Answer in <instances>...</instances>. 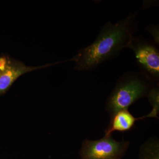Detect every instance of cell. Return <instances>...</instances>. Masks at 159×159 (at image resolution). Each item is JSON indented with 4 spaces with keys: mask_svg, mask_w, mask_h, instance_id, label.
<instances>
[{
    "mask_svg": "<svg viewBox=\"0 0 159 159\" xmlns=\"http://www.w3.org/2000/svg\"><path fill=\"white\" fill-rule=\"evenodd\" d=\"M138 12L135 11L116 23L107 22L100 28L93 43L65 61H74L76 70L89 71L115 58L123 49L127 48L138 30Z\"/></svg>",
    "mask_w": 159,
    "mask_h": 159,
    "instance_id": "1",
    "label": "cell"
},
{
    "mask_svg": "<svg viewBox=\"0 0 159 159\" xmlns=\"http://www.w3.org/2000/svg\"><path fill=\"white\" fill-rule=\"evenodd\" d=\"M154 83L141 72H128L119 77L106 101L105 110L110 117L118 111L128 109L147 97Z\"/></svg>",
    "mask_w": 159,
    "mask_h": 159,
    "instance_id": "2",
    "label": "cell"
},
{
    "mask_svg": "<svg viewBox=\"0 0 159 159\" xmlns=\"http://www.w3.org/2000/svg\"><path fill=\"white\" fill-rule=\"evenodd\" d=\"M152 40L139 36L133 38L127 48L133 51L141 73L154 82L159 80V51Z\"/></svg>",
    "mask_w": 159,
    "mask_h": 159,
    "instance_id": "3",
    "label": "cell"
},
{
    "mask_svg": "<svg viewBox=\"0 0 159 159\" xmlns=\"http://www.w3.org/2000/svg\"><path fill=\"white\" fill-rule=\"evenodd\" d=\"M129 145V141L119 142L112 135L97 140L86 139L80 151V159H122Z\"/></svg>",
    "mask_w": 159,
    "mask_h": 159,
    "instance_id": "4",
    "label": "cell"
},
{
    "mask_svg": "<svg viewBox=\"0 0 159 159\" xmlns=\"http://www.w3.org/2000/svg\"><path fill=\"white\" fill-rule=\"evenodd\" d=\"M60 62L47 64L39 66H29L20 61L7 54L0 56V96L6 93L13 84L24 74L45 68Z\"/></svg>",
    "mask_w": 159,
    "mask_h": 159,
    "instance_id": "5",
    "label": "cell"
},
{
    "mask_svg": "<svg viewBox=\"0 0 159 159\" xmlns=\"http://www.w3.org/2000/svg\"><path fill=\"white\" fill-rule=\"evenodd\" d=\"M144 119L143 116L136 118L128 109L118 111L111 117L110 122L105 131L104 136H110L115 131H128L133 128L137 121Z\"/></svg>",
    "mask_w": 159,
    "mask_h": 159,
    "instance_id": "6",
    "label": "cell"
},
{
    "mask_svg": "<svg viewBox=\"0 0 159 159\" xmlns=\"http://www.w3.org/2000/svg\"><path fill=\"white\" fill-rule=\"evenodd\" d=\"M138 159H159V140L152 137L141 145Z\"/></svg>",
    "mask_w": 159,
    "mask_h": 159,
    "instance_id": "7",
    "label": "cell"
},
{
    "mask_svg": "<svg viewBox=\"0 0 159 159\" xmlns=\"http://www.w3.org/2000/svg\"><path fill=\"white\" fill-rule=\"evenodd\" d=\"M148 102L152 107V109L149 113L143 116L144 119L146 118H155L159 119V84L157 83L156 85L152 88L147 94Z\"/></svg>",
    "mask_w": 159,
    "mask_h": 159,
    "instance_id": "8",
    "label": "cell"
},
{
    "mask_svg": "<svg viewBox=\"0 0 159 159\" xmlns=\"http://www.w3.org/2000/svg\"><path fill=\"white\" fill-rule=\"evenodd\" d=\"M146 31L151 35L153 38V42L157 46L159 45V27L158 25L151 24L146 26Z\"/></svg>",
    "mask_w": 159,
    "mask_h": 159,
    "instance_id": "9",
    "label": "cell"
}]
</instances>
